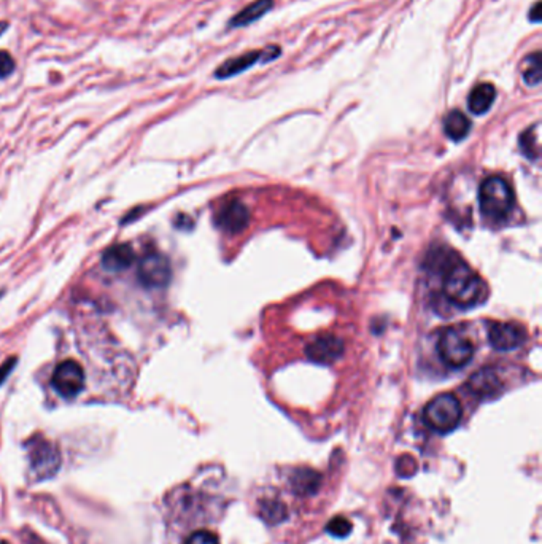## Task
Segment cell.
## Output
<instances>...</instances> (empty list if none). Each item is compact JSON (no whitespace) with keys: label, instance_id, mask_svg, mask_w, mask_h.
I'll return each mask as SVG.
<instances>
[{"label":"cell","instance_id":"obj_1","mask_svg":"<svg viewBox=\"0 0 542 544\" xmlns=\"http://www.w3.org/2000/svg\"><path fill=\"white\" fill-rule=\"evenodd\" d=\"M444 293L455 306L469 309L484 301L485 282L463 261H455L444 274Z\"/></svg>","mask_w":542,"mask_h":544},{"label":"cell","instance_id":"obj_2","mask_svg":"<svg viewBox=\"0 0 542 544\" xmlns=\"http://www.w3.org/2000/svg\"><path fill=\"white\" fill-rule=\"evenodd\" d=\"M512 186L503 177L493 175L482 182L479 190V204L482 213L491 220H503L514 207Z\"/></svg>","mask_w":542,"mask_h":544},{"label":"cell","instance_id":"obj_3","mask_svg":"<svg viewBox=\"0 0 542 544\" xmlns=\"http://www.w3.org/2000/svg\"><path fill=\"white\" fill-rule=\"evenodd\" d=\"M461 417H463V408L457 396L452 393H442L436 396L425 406L423 419L429 428L438 433H449L457 428Z\"/></svg>","mask_w":542,"mask_h":544},{"label":"cell","instance_id":"obj_4","mask_svg":"<svg viewBox=\"0 0 542 544\" xmlns=\"http://www.w3.org/2000/svg\"><path fill=\"white\" fill-rule=\"evenodd\" d=\"M29 454L30 470L38 481L53 477L60 468V452L58 446L53 444L42 435H35L26 442Z\"/></svg>","mask_w":542,"mask_h":544},{"label":"cell","instance_id":"obj_5","mask_svg":"<svg viewBox=\"0 0 542 544\" xmlns=\"http://www.w3.org/2000/svg\"><path fill=\"white\" fill-rule=\"evenodd\" d=\"M438 350L442 362L450 368L460 369L468 365L474 357V344L468 336L457 329L449 328L439 339Z\"/></svg>","mask_w":542,"mask_h":544},{"label":"cell","instance_id":"obj_6","mask_svg":"<svg viewBox=\"0 0 542 544\" xmlns=\"http://www.w3.org/2000/svg\"><path fill=\"white\" fill-rule=\"evenodd\" d=\"M137 281L142 287L150 290L164 288L172 281V266L169 258L159 252H148L137 266Z\"/></svg>","mask_w":542,"mask_h":544},{"label":"cell","instance_id":"obj_7","mask_svg":"<svg viewBox=\"0 0 542 544\" xmlns=\"http://www.w3.org/2000/svg\"><path fill=\"white\" fill-rule=\"evenodd\" d=\"M52 387L60 398L72 400L78 396L84 389L83 366L75 360H65L59 363L53 373Z\"/></svg>","mask_w":542,"mask_h":544},{"label":"cell","instance_id":"obj_8","mask_svg":"<svg viewBox=\"0 0 542 544\" xmlns=\"http://www.w3.org/2000/svg\"><path fill=\"white\" fill-rule=\"evenodd\" d=\"M250 220V212L244 202L239 199H231L218 208L215 215V223L221 231L227 234H237L245 230Z\"/></svg>","mask_w":542,"mask_h":544},{"label":"cell","instance_id":"obj_9","mask_svg":"<svg viewBox=\"0 0 542 544\" xmlns=\"http://www.w3.org/2000/svg\"><path fill=\"white\" fill-rule=\"evenodd\" d=\"M526 340V329L519 323L495 322L488 327V342L496 350H514Z\"/></svg>","mask_w":542,"mask_h":544},{"label":"cell","instance_id":"obj_10","mask_svg":"<svg viewBox=\"0 0 542 544\" xmlns=\"http://www.w3.org/2000/svg\"><path fill=\"white\" fill-rule=\"evenodd\" d=\"M256 64H262V48L253 50V52H245L223 61V63L215 69L214 77L216 80H227L237 77V75L247 72L248 69L255 67Z\"/></svg>","mask_w":542,"mask_h":544},{"label":"cell","instance_id":"obj_11","mask_svg":"<svg viewBox=\"0 0 542 544\" xmlns=\"http://www.w3.org/2000/svg\"><path fill=\"white\" fill-rule=\"evenodd\" d=\"M306 353L308 360L320 365H331L342 357L343 342L336 336H320L307 345Z\"/></svg>","mask_w":542,"mask_h":544},{"label":"cell","instance_id":"obj_12","mask_svg":"<svg viewBox=\"0 0 542 544\" xmlns=\"http://www.w3.org/2000/svg\"><path fill=\"white\" fill-rule=\"evenodd\" d=\"M275 2L273 0H255V2L248 3L240 12H237L234 17L227 23V29H242L247 26H251L253 23L260 21L262 17H266L267 13L273 8Z\"/></svg>","mask_w":542,"mask_h":544},{"label":"cell","instance_id":"obj_13","mask_svg":"<svg viewBox=\"0 0 542 544\" xmlns=\"http://www.w3.org/2000/svg\"><path fill=\"white\" fill-rule=\"evenodd\" d=\"M468 389L479 398H491V396H496L503 390V382H501V379L495 371L482 369L477 371L474 376H471Z\"/></svg>","mask_w":542,"mask_h":544},{"label":"cell","instance_id":"obj_14","mask_svg":"<svg viewBox=\"0 0 542 544\" xmlns=\"http://www.w3.org/2000/svg\"><path fill=\"white\" fill-rule=\"evenodd\" d=\"M135 261V252L129 243H116L105 250L102 266L110 272H121L131 268Z\"/></svg>","mask_w":542,"mask_h":544},{"label":"cell","instance_id":"obj_15","mask_svg":"<svg viewBox=\"0 0 542 544\" xmlns=\"http://www.w3.org/2000/svg\"><path fill=\"white\" fill-rule=\"evenodd\" d=\"M496 99V88L493 83L482 81L477 83L471 89L468 98V109L474 115H485L495 104Z\"/></svg>","mask_w":542,"mask_h":544},{"label":"cell","instance_id":"obj_16","mask_svg":"<svg viewBox=\"0 0 542 544\" xmlns=\"http://www.w3.org/2000/svg\"><path fill=\"white\" fill-rule=\"evenodd\" d=\"M473 123L463 111L455 109L444 116V132L450 140L461 142L469 134Z\"/></svg>","mask_w":542,"mask_h":544},{"label":"cell","instance_id":"obj_17","mask_svg":"<svg viewBox=\"0 0 542 544\" xmlns=\"http://www.w3.org/2000/svg\"><path fill=\"white\" fill-rule=\"evenodd\" d=\"M320 484H321V476L318 475L317 471L307 470V468H304V470H297L295 475H293V479H291L293 490H295L297 495H302V497L313 495V493L318 490Z\"/></svg>","mask_w":542,"mask_h":544},{"label":"cell","instance_id":"obj_18","mask_svg":"<svg viewBox=\"0 0 542 544\" xmlns=\"http://www.w3.org/2000/svg\"><path fill=\"white\" fill-rule=\"evenodd\" d=\"M542 53L539 50L530 53L523 59V72H521V78H523L525 85L530 88H536L541 85L542 81Z\"/></svg>","mask_w":542,"mask_h":544},{"label":"cell","instance_id":"obj_19","mask_svg":"<svg viewBox=\"0 0 542 544\" xmlns=\"http://www.w3.org/2000/svg\"><path fill=\"white\" fill-rule=\"evenodd\" d=\"M520 149L526 157L538 160L541 155V142H539V123H536L521 132L520 135Z\"/></svg>","mask_w":542,"mask_h":544},{"label":"cell","instance_id":"obj_20","mask_svg":"<svg viewBox=\"0 0 542 544\" xmlns=\"http://www.w3.org/2000/svg\"><path fill=\"white\" fill-rule=\"evenodd\" d=\"M261 516L269 523L282 522L286 517L285 505L278 500H266L261 503Z\"/></svg>","mask_w":542,"mask_h":544},{"label":"cell","instance_id":"obj_21","mask_svg":"<svg viewBox=\"0 0 542 544\" xmlns=\"http://www.w3.org/2000/svg\"><path fill=\"white\" fill-rule=\"evenodd\" d=\"M328 533L334 538H346L352 532V523L347 517H334L326 527Z\"/></svg>","mask_w":542,"mask_h":544},{"label":"cell","instance_id":"obj_22","mask_svg":"<svg viewBox=\"0 0 542 544\" xmlns=\"http://www.w3.org/2000/svg\"><path fill=\"white\" fill-rule=\"evenodd\" d=\"M16 70V61L13 54L7 50H0V80H7L12 77Z\"/></svg>","mask_w":542,"mask_h":544},{"label":"cell","instance_id":"obj_23","mask_svg":"<svg viewBox=\"0 0 542 544\" xmlns=\"http://www.w3.org/2000/svg\"><path fill=\"white\" fill-rule=\"evenodd\" d=\"M185 544H220V538L214 532L197 530L186 538Z\"/></svg>","mask_w":542,"mask_h":544},{"label":"cell","instance_id":"obj_24","mask_svg":"<svg viewBox=\"0 0 542 544\" xmlns=\"http://www.w3.org/2000/svg\"><path fill=\"white\" fill-rule=\"evenodd\" d=\"M282 56V47L280 45H267V47L262 48V64H269L273 61L278 59Z\"/></svg>","mask_w":542,"mask_h":544},{"label":"cell","instance_id":"obj_25","mask_svg":"<svg viewBox=\"0 0 542 544\" xmlns=\"http://www.w3.org/2000/svg\"><path fill=\"white\" fill-rule=\"evenodd\" d=\"M14 366H16V357H12L8 358L7 362H5L2 366H0V385H2L5 380L8 379L10 373H12Z\"/></svg>","mask_w":542,"mask_h":544},{"label":"cell","instance_id":"obj_26","mask_svg":"<svg viewBox=\"0 0 542 544\" xmlns=\"http://www.w3.org/2000/svg\"><path fill=\"white\" fill-rule=\"evenodd\" d=\"M541 8H542V2H541V0H536V2L533 3V7L530 8V13H528V21L530 23H534V24L541 23V19H542Z\"/></svg>","mask_w":542,"mask_h":544},{"label":"cell","instance_id":"obj_27","mask_svg":"<svg viewBox=\"0 0 542 544\" xmlns=\"http://www.w3.org/2000/svg\"><path fill=\"white\" fill-rule=\"evenodd\" d=\"M24 536H26V543H27V544H47L43 540H40V538H38L37 535H34L32 532L26 533V535H24Z\"/></svg>","mask_w":542,"mask_h":544},{"label":"cell","instance_id":"obj_28","mask_svg":"<svg viewBox=\"0 0 542 544\" xmlns=\"http://www.w3.org/2000/svg\"><path fill=\"white\" fill-rule=\"evenodd\" d=\"M8 29H10V23L8 21H0V37H2V35L7 32Z\"/></svg>","mask_w":542,"mask_h":544}]
</instances>
